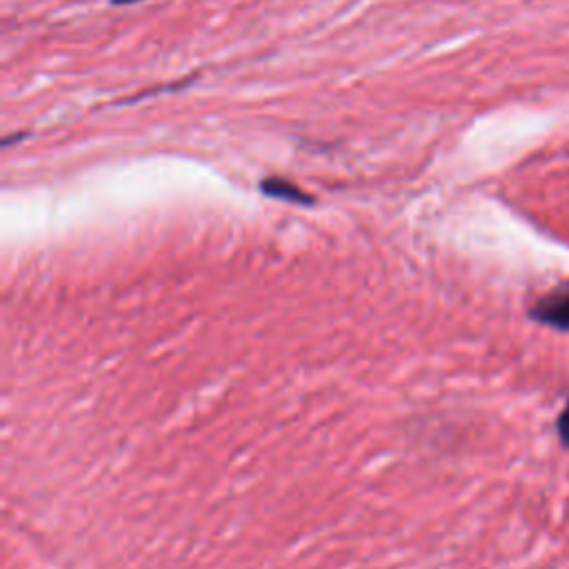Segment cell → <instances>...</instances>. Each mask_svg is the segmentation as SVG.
Wrapping results in <instances>:
<instances>
[{
    "mask_svg": "<svg viewBox=\"0 0 569 569\" xmlns=\"http://www.w3.org/2000/svg\"><path fill=\"white\" fill-rule=\"evenodd\" d=\"M532 318L547 327L569 332V283L554 287L532 307Z\"/></svg>",
    "mask_w": 569,
    "mask_h": 569,
    "instance_id": "6da1fadb",
    "label": "cell"
},
{
    "mask_svg": "<svg viewBox=\"0 0 569 569\" xmlns=\"http://www.w3.org/2000/svg\"><path fill=\"white\" fill-rule=\"evenodd\" d=\"M263 192L272 198H281V201H289V203H312L303 189H298L296 185L281 181V178H272V181L263 183Z\"/></svg>",
    "mask_w": 569,
    "mask_h": 569,
    "instance_id": "7a4b0ae2",
    "label": "cell"
},
{
    "mask_svg": "<svg viewBox=\"0 0 569 569\" xmlns=\"http://www.w3.org/2000/svg\"><path fill=\"white\" fill-rule=\"evenodd\" d=\"M558 436H561V441L565 447H569V405L563 409V414L558 416Z\"/></svg>",
    "mask_w": 569,
    "mask_h": 569,
    "instance_id": "3957f363",
    "label": "cell"
},
{
    "mask_svg": "<svg viewBox=\"0 0 569 569\" xmlns=\"http://www.w3.org/2000/svg\"><path fill=\"white\" fill-rule=\"evenodd\" d=\"M114 3H118V5H123V3H138V0H114Z\"/></svg>",
    "mask_w": 569,
    "mask_h": 569,
    "instance_id": "277c9868",
    "label": "cell"
}]
</instances>
